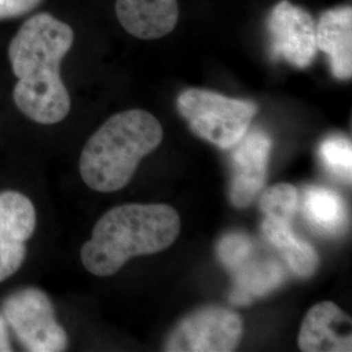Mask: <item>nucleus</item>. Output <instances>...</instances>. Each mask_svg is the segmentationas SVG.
I'll list each match as a JSON object with an SVG mask.
<instances>
[{
  "label": "nucleus",
  "mask_w": 352,
  "mask_h": 352,
  "mask_svg": "<svg viewBox=\"0 0 352 352\" xmlns=\"http://www.w3.org/2000/svg\"><path fill=\"white\" fill-rule=\"evenodd\" d=\"M72 28L50 13L28 19L14 34L8 58L17 84V109L39 124H56L71 110V98L60 77V63L74 45Z\"/></svg>",
  "instance_id": "obj_1"
},
{
  "label": "nucleus",
  "mask_w": 352,
  "mask_h": 352,
  "mask_svg": "<svg viewBox=\"0 0 352 352\" xmlns=\"http://www.w3.org/2000/svg\"><path fill=\"white\" fill-rule=\"evenodd\" d=\"M179 232V214L168 205H120L97 222L81 250V261L91 274L110 277L132 257L164 251Z\"/></svg>",
  "instance_id": "obj_2"
},
{
  "label": "nucleus",
  "mask_w": 352,
  "mask_h": 352,
  "mask_svg": "<svg viewBox=\"0 0 352 352\" xmlns=\"http://www.w3.org/2000/svg\"><path fill=\"white\" fill-rule=\"evenodd\" d=\"M164 138L161 123L144 110L111 116L89 139L80 157V174L89 188L115 192L124 188L141 160Z\"/></svg>",
  "instance_id": "obj_3"
},
{
  "label": "nucleus",
  "mask_w": 352,
  "mask_h": 352,
  "mask_svg": "<svg viewBox=\"0 0 352 352\" xmlns=\"http://www.w3.org/2000/svg\"><path fill=\"white\" fill-rule=\"evenodd\" d=\"M177 110L195 135L221 149H232L248 132L257 104L204 89H188L177 97Z\"/></svg>",
  "instance_id": "obj_4"
},
{
  "label": "nucleus",
  "mask_w": 352,
  "mask_h": 352,
  "mask_svg": "<svg viewBox=\"0 0 352 352\" xmlns=\"http://www.w3.org/2000/svg\"><path fill=\"white\" fill-rule=\"evenodd\" d=\"M3 314L28 351L59 352L67 349V334L56 320L47 295L38 289L14 292Z\"/></svg>",
  "instance_id": "obj_5"
},
{
  "label": "nucleus",
  "mask_w": 352,
  "mask_h": 352,
  "mask_svg": "<svg viewBox=\"0 0 352 352\" xmlns=\"http://www.w3.org/2000/svg\"><path fill=\"white\" fill-rule=\"evenodd\" d=\"M243 337V320L221 307H205L187 316L171 331L164 351L230 352Z\"/></svg>",
  "instance_id": "obj_6"
},
{
  "label": "nucleus",
  "mask_w": 352,
  "mask_h": 352,
  "mask_svg": "<svg viewBox=\"0 0 352 352\" xmlns=\"http://www.w3.org/2000/svg\"><path fill=\"white\" fill-rule=\"evenodd\" d=\"M266 28L273 56L296 68H307L315 60L316 23L305 10L282 0L272 10Z\"/></svg>",
  "instance_id": "obj_7"
},
{
  "label": "nucleus",
  "mask_w": 352,
  "mask_h": 352,
  "mask_svg": "<svg viewBox=\"0 0 352 352\" xmlns=\"http://www.w3.org/2000/svg\"><path fill=\"white\" fill-rule=\"evenodd\" d=\"M232 148L230 199L235 208L243 209L264 188L272 140L263 131L248 129Z\"/></svg>",
  "instance_id": "obj_8"
},
{
  "label": "nucleus",
  "mask_w": 352,
  "mask_h": 352,
  "mask_svg": "<svg viewBox=\"0 0 352 352\" xmlns=\"http://www.w3.org/2000/svg\"><path fill=\"white\" fill-rule=\"evenodd\" d=\"M36 228V209L19 192L0 193V282L14 274L24 263L26 240Z\"/></svg>",
  "instance_id": "obj_9"
},
{
  "label": "nucleus",
  "mask_w": 352,
  "mask_h": 352,
  "mask_svg": "<svg viewBox=\"0 0 352 352\" xmlns=\"http://www.w3.org/2000/svg\"><path fill=\"white\" fill-rule=\"evenodd\" d=\"M298 343L304 352L351 351V318L334 302H318L304 317Z\"/></svg>",
  "instance_id": "obj_10"
},
{
  "label": "nucleus",
  "mask_w": 352,
  "mask_h": 352,
  "mask_svg": "<svg viewBox=\"0 0 352 352\" xmlns=\"http://www.w3.org/2000/svg\"><path fill=\"white\" fill-rule=\"evenodd\" d=\"M115 10L124 30L140 39L167 36L179 19L177 0H116Z\"/></svg>",
  "instance_id": "obj_11"
},
{
  "label": "nucleus",
  "mask_w": 352,
  "mask_h": 352,
  "mask_svg": "<svg viewBox=\"0 0 352 352\" xmlns=\"http://www.w3.org/2000/svg\"><path fill=\"white\" fill-rule=\"evenodd\" d=\"M316 45L329 56L333 75L340 80L351 78V7L330 10L320 17L316 25Z\"/></svg>",
  "instance_id": "obj_12"
},
{
  "label": "nucleus",
  "mask_w": 352,
  "mask_h": 352,
  "mask_svg": "<svg viewBox=\"0 0 352 352\" xmlns=\"http://www.w3.org/2000/svg\"><path fill=\"white\" fill-rule=\"evenodd\" d=\"M292 219L264 215L261 230L286 260L291 272L300 278L311 277L318 266V256L315 248L296 236L291 227Z\"/></svg>",
  "instance_id": "obj_13"
},
{
  "label": "nucleus",
  "mask_w": 352,
  "mask_h": 352,
  "mask_svg": "<svg viewBox=\"0 0 352 352\" xmlns=\"http://www.w3.org/2000/svg\"><path fill=\"white\" fill-rule=\"evenodd\" d=\"M232 276L234 287L230 294V302L235 305H250L254 299L278 289L286 279V272L276 260L252 257Z\"/></svg>",
  "instance_id": "obj_14"
},
{
  "label": "nucleus",
  "mask_w": 352,
  "mask_h": 352,
  "mask_svg": "<svg viewBox=\"0 0 352 352\" xmlns=\"http://www.w3.org/2000/svg\"><path fill=\"white\" fill-rule=\"evenodd\" d=\"M302 213L311 226L327 235L340 234L347 225L346 204L331 189L317 186L304 189Z\"/></svg>",
  "instance_id": "obj_15"
},
{
  "label": "nucleus",
  "mask_w": 352,
  "mask_h": 352,
  "mask_svg": "<svg viewBox=\"0 0 352 352\" xmlns=\"http://www.w3.org/2000/svg\"><path fill=\"white\" fill-rule=\"evenodd\" d=\"M320 158L327 171L344 183H351L352 146L346 138L333 136L320 146Z\"/></svg>",
  "instance_id": "obj_16"
},
{
  "label": "nucleus",
  "mask_w": 352,
  "mask_h": 352,
  "mask_svg": "<svg viewBox=\"0 0 352 352\" xmlns=\"http://www.w3.org/2000/svg\"><path fill=\"white\" fill-rule=\"evenodd\" d=\"M298 189L287 183H280L265 190L260 199V209L267 217L292 219L298 210Z\"/></svg>",
  "instance_id": "obj_17"
},
{
  "label": "nucleus",
  "mask_w": 352,
  "mask_h": 352,
  "mask_svg": "<svg viewBox=\"0 0 352 352\" xmlns=\"http://www.w3.org/2000/svg\"><path fill=\"white\" fill-rule=\"evenodd\" d=\"M254 241L245 234L230 232L217 245V254L228 272L234 273L254 257Z\"/></svg>",
  "instance_id": "obj_18"
},
{
  "label": "nucleus",
  "mask_w": 352,
  "mask_h": 352,
  "mask_svg": "<svg viewBox=\"0 0 352 352\" xmlns=\"http://www.w3.org/2000/svg\"><path fill=\"white\" fill-rule=\"evenodd\" d=\"M42 0H0V20L13 19L37 8Z\"/></svg>",
  "instance_id": "obj_19"
},
{
  "label": "nucleus",
  "mask_w": 352,
  "mask_h": 352,
  "mask_svg": "<svg viewBox=\"0 0 352 352\" xmlns=\"http://www.w3.org/2000/svg\"><path fill=\"white\" fill-rule=\"evenodd\" d=\"M3 351H11V346H10V340H8L6 322L0 316V352Z\"/></svg>",
  "instance_id": "obj_20"
}]
</instances>
